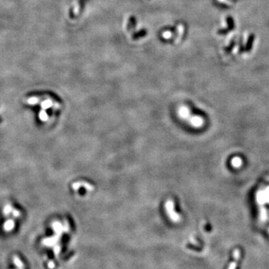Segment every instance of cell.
<instances>
[{
	"label": "cell",
	"instance_id": "obj_1",
	"mask_svg": "<svg viewBox=\"0 0 269 269\" xmlns=\"http://www.w3.org/2000/svg\"><path fill=\"white\" fill-rule=\"evenodd\" d=\"M232 256H233V260L231 262V263L229 264L228 269H236L237 267V263H238V260L240 259V257H241V252H240L239 249H235L232 253Z\"/></svg>",
	"mask_w": 269,
	"mask_h": 269
},
{
	"label": "cell",
	"instance_id": "obj_2",
	"mask_svg": "<svg viewBox=\"0 0 269 269\" xmlns=\"http://www.w3.org/2000/svg\"><path fill=\"white\" fill-rule=\"evenodd\" d=\"M232 165H233L234 167H236V168L240 167L241 165V158H238V157H235V158H234L233 159H232Z\"/></svg>",
	"mask_w": 269,
	"mask_h": 269
}]
</instances>
